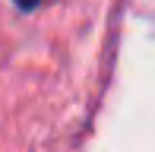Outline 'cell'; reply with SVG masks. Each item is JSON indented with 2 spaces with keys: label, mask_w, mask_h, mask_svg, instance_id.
Segmentation results:
<instances>
[{
  "label": "cell",
  "mask_w": 155,
  "mask_h": 152,
  "mask_svg": "<svg viewBox=\"0 0 155 152\" xmlns=\"http://www.w3.org/2000/svg\"><path fill=\"white\" fill-rule=\"evenodd\" d=\"M38 3H41V0H16V6H19V10H35Z\"/></svg>",
  "instance_id": "obj_1"
}]
</instances>
